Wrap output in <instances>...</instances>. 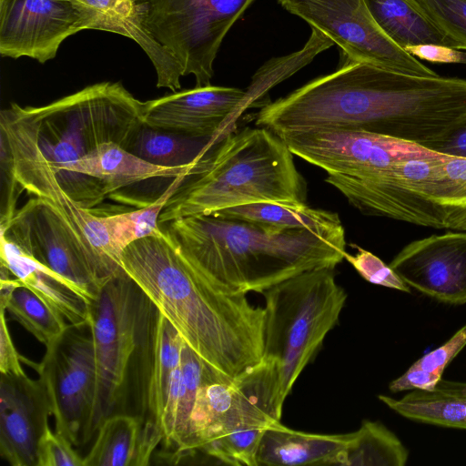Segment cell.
<instances>
[{
  "label": "cell",
  "instance_id": "cell-1",
  "mask_svg": "<svg viewBox=\"0 0 466 466\" xmlns=\"http://www.w3.org/2000/svg\"><path fill=\"white\" fill-rule=\"evenodd\" d=\"M260 121L277 135L355 129L431 149L466 123V79L345 60L336 71L269 102Z\"/></svg>",
  "mask_w": 466,
  "mask_h": 466
},
{
  "label": "cell",
  "instance_id": "cell-2",
  "mask_svg": "<svg viewBox=\"0 0 466 466\" xmlns=\"http://www.w3.org/2000/svg\"><path fill=\"white\" fill-rule=\"evenodd\" d=\"M124 271L208 365L235 379L263 360L264 308L223 291L194 268L159 228L127 246Z\"/></svg>",
  "mask_w": 466,
  "mask_h": 466
},
{
  "label": "cell",
  "instance_id": "cell-3",
  "mask_svg": "<svg viewBox=\"0 0 466 466\" xmlns=\"http://www.w3.org/2000/svg\"><path fill=\"white\" fill-rule=\"evenodd\" d=\"M165 231L184 259L231 294L262 293L302 272L335 268L347 252L343 227L279 231L209 214L171 220Z\"/></svg>",
  "mask_w": 466,
  "mask_h": 466
},
{
  "label": "cell",
  "instance_id": "cell-4",
  "mask_svg": "<svg viewBox=\"0 0 466 466\" xmlns=\"http://www.w3.org/2000/svg\"><path fill=\"white\" fill-rule=\"evenodd\" d=\"M284 140L271 130L245 127L208 145L166 203L159 224L241 205L305 204L307 183Z\"/></svg>",
  "mask_w": 466,
  "mask_h": 466
},
{
  "label": "cell",
  "instance_id": "cell-5",
  "mask_svg": "<svg viewBox=\"0 0 466 466\" xmlns=\"http://www.w3.org/2000/svg\"><path fill=\"white\" fill-rule=\"evenodd\" d=\"M335 268H314L264 290L263 360L274 370L277 404L284 401L298 377L338 323L347 294Z\"/></svg>",
  "mask_w": 466,
  "mask_h": 466
},
{
  "label": "cell",
  "instance_id": "cell-6",
  "mask_svg": "<svg viewBox=\"0 0 466 466\" xmlns=\"http://www.w3.org/2000/svg\"><path fill=\"white\" fill-rule=\"evenodd\" d=\"M55 174L103 143L126 147L143 123L144 102L120 82H100L42 106H21Z\"/></svg>",
  "mask_w": 466,
  "mask_h": 466
},
{
  "label": "cell",
  "instance_id": "cell-7",
  "mask_svg": "<svg viewBox=\"0 0 466 466\" xmlns=\"http://www.w3.org/2000/svg\"><path fill=\"white\" fill-rule=\"evenodd\" d=\"M158 310L124 271L89 306L102 419L123 401L138 359L152 361Z\"/></svg>",
  "mask_w": 466,
  "mask_h": 466
},
{
  "label": "cell",
  "instance_id": "cell-8",
  "mask_svg": "<svg viewBox=\"0 0 466 466\" xmlns=\"http://www.w3.org/2000/svg\"><path fill=\"white\" fill-rule=\"evenodd\" d=\"M149 35L192 75L210 85L224 37L254 0H139Z\"/></svg>",
  "mask_w": 466,
  "mask_h": 466
},
{
  "label": "cell",
  "instance_id": "cell-9",
  "mask_svg": "<svg viewBox=\"0 0 466 466\" xmlns=\"http://www.w3.org/2000/svg\"><path fill=\"white\" fill-rule=\"evenodd\" d=\"M273 367L262 360L235 379L207 365L187 435L177 450L188 453L226 434L279 421Z\"/></svg>",
  "mask_w": 466,
  "mask_h": 466
},
{
  "label": "cell",
  "instance_id": "cell-10",
  "mask_svg": "<svg viewBox=\"0 0 466 466\" xmlns=\"http://www.w3.org/2000/svg\"><path fill=\"white\" fill-rule=\"evenodd\" d=\"M0 140L21 189L46 201L74 228L109 279L122 272L120 258L112 246L107 216H96L82 208L61 187L15 103L0 113Z\"/></svg>",
  "mask_w": 466,
  "mask_h": 466
},
{
  "label": "cell",
  "instance_id": "cell-11",
  "mask_svg": "<svg viewBox=\"0 0 466 466\" xmlns=\"http://www.w3.org/2000/svg\"><path fill=\"white\" fill-rule=\"evenodd\" d=\"M88 325L69 324L64 334L46 347L34 366L52 403L56 432L74 446L86 444L103 421L97 392L95 349Z\"/></svg>",
  "mask_w": 466,
  "mask_h": 466
},
{
  "label": "cell",
  "instance_id": "cell-12",
  "mask_svg": "<svg viewBox=\"0 0 466 466\" xmlns=\"http://www.w3.org/2000/svg\"><path fill=\"white\" fill-rule=\"evenodd\" d=\"M1 236L58 274L89 306L110 280L86 243L39 198L17 209Z\"/></svg>",
  "mask_w": 466,
  "mask_h": 466
},
{
  "label": "cell",
  "instance_id": "cell-13",
  "mask_svg": "<svg viewBox=\"0 0 466 466\" xmlns=\"http://www.w3.org/2000/svg\"><path fill=\"white\" fill-rule=\"evenodd\" d=\"M338 45L346 60L398 72L439 76L390 40L373 18L365 0H277Z\"/></svg>",
  "mask_w": 466,
  "mask_h": 466
},
{
  "label": "cell",
  "instance_id": "cell-14",
  "mask_svg": "<svg viewBox=\"0 0 466 466\" xmlns=\"http://www.w3.org/2000/svg\"><path fill=\"white\" fill-rule=\"evenodd\" d=\"M436 158H415L359 176L328 174L325 181L360 212L444 229L442 216L426 195Z\"/></svg>",
  "mask_w": 466,
  "mask_h": 466
},
{
  "label": "cell",
  "instance_id": "cell-15",
  "mask_svg": "<svg viewBox=\"0 0 466 466\" xmlns=\"http://www.w3.org/2000/svg\"><path fill=\"white\" fill-rule=\"evenodd\" d=\"M293 155L328 174L359 176L415 158L444 154L382 135L345 128H313L279 134Z\"/></svg>",
  "mask_w": 466,
  "mask_h": 466
},
{
  "label": "cell",
  "instance_id": "cell-16",
  "mask_svg": "<svg viewBox=\"0 0 466 466\" xmlns=\"http://www.w3.org/2000/svg\"><path fill=\"white\" fill-rule=\"evenodd\" d=\"M84 30L72 0H0V55L41 64L56 57L61 44Z\"/></svg>",
  "mask_w": 466,
  "mask_h": 466
},
{
  "label": "cell",
  "instance_id": "cell-17",
  "mask_svg": "<svg viewBox=\"0 0 466 466\" xmlns=\"http://www.w3.org/2000/svg\"><path fill=\"white\" fill-rule=\"evenodd\" d=\"M389 265L407 285L437 301L466 303V231L413 240Z\"/></svg>",
  "mask_w": 466,
  "mask_h": 466
},
{
  "label": "cell",
  "instance_id": "cell-18",
  "mask_svg": "<svg viewBox=\"0 0 466 466\" xmlns=\"http://www.w3.org/2000/svg\"><path fill=\"white\" fill-rule=\"evenodd\" d=\"M246 90L195 86L144 102L143 122L192 138H213L245 107Z\"/></svg>",
  "mask_w": 466,
  "mask_h": 466
},
{
  "label": "cell",
  "instance_id": "cell-19",
  "mask_svg": "<svg viewBox=\"0 0 466 466\" xmlns=\"http://www.w3.org/2000/svg\"><path fill=\"white\" fill-rule=\"evenodd\" d=\"M52 403L41 378L2 374L0 455L12 466H36L38 441L49 426Z\"/></svg>",
  "mask_w": 466,
  "mask_h": 466
},
{
  "label": "cell",
  "instance_id": "cell-20",
  "mask_svg": "<svg viewBox=\"0 0 466 466\" xmlns=\"http://www.w3.org/2000/svg\"><path fill=\"white\" fill-rule=\"evenodd\" d=\"M84 30L113 32L134 40L150 59L157 86L175 92L181 88L183 72L178 62L145 30L141 5L137 0H72Z\"/></svg>",
  "mask_w": 466,
  "mask_h": 466
},
{
  "label": "cell",
  "instance_id": "cell-21",
  "mask_svg": "<svg viewBox=\"0 0 466 466\" xmlns=\"http://www.w3.org/2000/svg\"><path fill=\"white\" fill-rule=\"evenodd\" d=\"M350 441L345 434H317L291 430L279 421L268 425L261 437L258 466H339Z\"/></svg>",
  "mask_w": 466,
  "mask_h": 466
},
{
  "label": "cell",
  "instance_id": "cell-22",
  "mask_svg": "<svg viewBox=\"0 0 466 466\" xmlns=\"http://www.w3.org/2000/svg\"><path fill=\"white\" fill-rule=\"evenodd\" d=\"M163 440L155 425L145 428L138 417L114 413L103 420L83 466H144Z\"/></svg>",
  "mask_w": 466,
  "mask_h": 466
},
{
  "label": "cell",
  "instance_id": "cell-23",
  "mask_svg": "<svg viewBox=\"0 0 466 466\" xmlns=\"http://www.w3.org/2000/svg\"><path fill=\"white\" fill-rule=\"evenodd\" d=\"M1 265L69 324L88 325L89 305L58 274L1 236Z\"/></svg>",
  "mask_w": 466,
  "mask_h": 466
},
{
  "label": "cell",
  "instance_id": "cell-24",
  "mask_svg": "<svg viewBox=\"0 0 466 466\" xmlns=\"http://www.w3.org/2000/svg\"><path fill=\"white\" fill-rule=\"evenodd\" d=\"M378 398L407 419L466 430V382L441 378L430 390H414L399 400L382 394Z\"/></svg>",
  "mask_w": 466,
  "mask_h": 466
},
{
  "label": "cell",
  "instance_id": "cell-25",
  "mask_svg": "<svg viewBox=\"0 0 466 466\" xmlns=\"http://www.w3.org/2000/svg\"><path fill=\"white\" fill-rule=\"evenodd\" d=\"M376 23L401 48L439 45L456 48L417 0H365Z\"/></svg>",
  "mask_w": 466,
  "mask_h": 466
},
{
  "label": "cell",
  "instance_id": "cell-26",
  "mask_svg": "<svg viewBox=\"0 0 466 466\" xmlns=\"http://www.w3.org/2000/svg\"><path fill=\"white\" fill-rule=\"evenodd\" d=\"M213 214L257 223L279 231L300 228L324 231L342 227L337 213L312 208L306 204L258 202L225 208Z\"/></svg>",
  "mask_w": 466,
  "mask_h": 466
},
{
  "label": "cell",
  "instance_id": "cell-27",
  "mask_svg": "<svg viewBox=\"0 0 466 466\" xmlns=\"http://www.w3.org/2000/svg\"><path fill=\"white\" fill-rule=\"evenodd\" d=\"M184 342L177 330L158 310L153 358L145 395L146 410L149 411L150 422L157 431L171 376L180 366Z\"/></svg>",
  "mask_w": 466,
  "mask_h": 466
},
{
  "label": "cell",
  "instance_id": "cell-28",
  "mask_svg": "<svg viewBox=\"0 0 466 466\" xmlns=\"http://www.w3.org/2000/svg\"><path fill=\"white\" fill-rule=\"evenodd\" d=\"M426 194L439 208L444 229L466 231V157L441 158L427 182Z\"/></svg>",
  "mask_w": 466,
  "mask_h": 466
},
{
  "label": "cell",
  "instance_id": "cell-29",
  "mask_svg": "<svg viewBox=\"0 0 466 466\" xmlns=\"http://www.w3.org/2000/svg\"><path fill=\"white\" fill-rule=\"evenodd\" d=\"M409 451L400 440L379 421L363 420L350 432V441L339 466H404Z\"/></svg>",
  "mask_w": 466,
  "mask_h": 466
},
{
  "label": "cell",
  "instance_id": "cell-30",
  "mask_svg": "<svg viewBox=\"0 0 466 466\" xmlns=\"http://www.w3.org/2000/svg\"><path fill=\"white\" fill-rule=\"evenodd\" d=\"M192 137L146 125L144 122L128 139L126 149L156 165L180 167L192 162L204 149L197 148Z\"/></svg>",
  "mask_w": 466,
  "mask_h": 466
},
{
  "label": "cell",
  "instance_id": "cell-31",
  "mask_svg": "<svg viewBox=\"0 0 466 466\" xmlns=\"http://www.w3.org/2000/svg\"><path fill=\"white\" fill-rule=\"evenodd\" d=\"M333 45L331 39L320 31L312 28L310 37L301 50L270 60L254 75L250 86L246 90V109L266 106L268 102H266L265 96L270 87L290 76L309 64L319 53Z\"/></svg>",
  "mask_w": 466,
  "mask_h": 466
},
{
  "label": "cell",
  "instance_id": "cell-32",
  "mask_svg": "<svg viewBox=\"0 0 466 466\" xmlns=\"http://www.w3.org/2000/svg\"><path fill=\"white\" fill-rule=\"evenodd\" d=\"M4 309L46 347L59 339L69 326L61 314L22 284L14 289Z\"/></svg>",
  "mask_w": 466,
  "mask_h": 466
},
{
  "label": "cell",
  "instance_id": "cell-33",
  "mask_svg": "<svg viewBox=\"0 0 466 466\" xmlns=\"http://www.w3.org/2000/svg\"><path fill=\"white\" fill-rule=\"evenodd\" d=\"M207 364L184 342L181 352V382L175 423L169 441L177 450L182 444L188 429L198 391L204 380ZM168 444V445H169Z\"/></svg>",
  "mask_w": 466,
  "mask_h": 466
},
{
  "label": "cell",
  "instance_id": "cell-34",
  "mask_svg": "<svg viewBox=\"0 0 466 466\" xmlns=\"http://www.w3.org/2000/svg\"><path fill=\"white\" fill-rule=\"evenodd\" d=\"M266 428L234 431L210 441L199 450L221 463L258 466L257 452Z\"/></svg>",
  "mask_w": 466,
  "mask_h": 466
},
{
  "label": "cell",
  "instance_id": "cell-35",
  "mask_svg": "<svg viewBox=\"0 0 466 466\" xmlns=\"http://www.w3.org/2000/svg\"><path fill=\"white\" fill-rule=\"evenodd\" d=\"M457 49L466 50V0H417Z\"/></svg>",
  "mask_w": 466,
  "mask_h": 466
},
{
  "label": "cell",
  "instance_id": "cell-36",
  "mask_svg": "<svg viewBox=\"0 0 466 466\" xmlns=\"http://www.w3.org/2000/svg\"><path fill=\"white\" fill-rule=\"evenodd\" d=\"M350 246L357 249V253L352 255L346 252L344 258L365 280L375 285L410 293V287L390 265L385 264L379 257L356 244Z\"/></svg>",
  "mask_w": 466,
  "mask_h": 466
},
{
  "label": "cell",
  "instance_id": "cell-37",
  "mask_svg": "<svg viewBox=\"0 0 466 466\" xmlns=\"http://www.w3.org/2000/svg\"><path fill=\"white\" fill-rule=\"evenodd\" d=\"M73 444L48 426L41 435L36 448V466H83L81 457Z\"/></svg>",
  "mask_w": 466,
  "mask_h": 466
},
{
  "label": "cell",
  "instance_id": "cell-38",
  "mask_svg": "<svg viewBox=\"0 0 466 466\" xmlns=\"http://www.w3.org/2000/svg\"><path fill=\"white\" fill-rule=\"evenodd\" d=\"M466 346V324L437 349L424 354L412 365L442 376L446 367Z\"/></svg>",
  "mask_w": 466,
  "mask_h": 466
},
{
  "label": "cell",
  "instance_id": "cell-39",
  "mask_svg": "<svg viewBox=\"0 0 466 466\" xmlns=\"http://www.w3.org/2000/svg\"><path fill=\"white\" fill-rule=\"evenodd\" d=\"M5 309H0V372L16 376L25 375L22 367V356H20L12 340Z\"/></svg>",
  "mask_w": 466,
  "mask_h": 466
},
{
  "label": "cell",
  "instance_id": "cell-40",
  "mask_svg": "<svg viewBox=\"0 0 466 466\" xmlns=\"http://www.w3.org/2000/svg\"><path fill=\"white\" fill-rule=\"evenodd\" d=\"M417 59L432 63L466 65V50L439 45H417L404 48Z\"/></svg>",
  "mask_w": 466,
  "mask_h": 466
},
{
  "label": "cell",
  "instance_id": "cell-41",
  "mask_svg": "<svg viewBox=\"0 0 466 466\" xmlns=\"http://www.w3.org/2000/svg\"><path fill=\"white\" fill-rule=\"evenodd\" d=\"M442 376L411 365L401 376L389 384L392 392L409 390H430L435 388Z\"/></svg>",
  "mask_w": 466,
  "mask_h": 466
},
{
  "label": "cell",
  "instance_id": "cell-42",
  "mask_svg": "<svg viewBox=\"0 0 466 466\" xmlns=\"http://www.w3.org/2000/svg\"><path fill=\"white\" fill-rule=\"evenodd\" d=\"M431 150L457 157H466V123Z\"/></svg>",
  "mask_w": 466,
  "mask_h": 466
},
{
  "label": "cell",
  "instance_id": "cell-43",
  "mask_svg": "<svg viewBox=\"0 0 466 466\" xmlns=\"http://www.w3.org/2000/svg\"><path fill=\"white\" fill-rule=\"evenodd\" d=\"M137 1H139V0H137Z\"/></svg>",
  "mask_w": 466,
  "mask_h": 466
}]
</instances>
